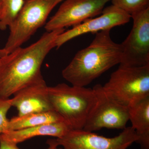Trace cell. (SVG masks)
<instances>
[{
  "label": "cell",
  "mask_w": 149,
  "mask_h": 149,
  "mask_svg": "<svg viewBox=\"0 0 149 149\" xmlns=\"http://www.w3.org/2000/svg\"><path fill=\"white\" fill-rule=\"evenodd\" d=\"M65 29L46 32L37 42L4 57L0 64V97L9 98L22 88L43 79L41 67Z\"/></svg>",
  "instance_id": "cell-1"
},
{
  "label": "cell",
  "mask_w": 149,
  "mask_h": 149,
  "mask_svg": "<svg viewBox=\"0 0 149 149\" xmlns=\"http://www.w3.org/2000/svg\"><path fill=\"white\" fill-rule=\"evenodd\" d=\"M110 31L96 33L91 44L78 51L62 70L63 77L71 85L86 87L113 67L120 64L122 47L112 40Z\"/></svg>",
  "instance_id": "cell-2"
},
{
  "label": "cell",
  "mask_w": 149,
  "mask_h": 149,
  "mask_svg": "<svg viewBox=\"0 0 149 149\" xmlns=\"http://www.w3.org/2000/svg\"><path fill=\"white\" fill-rule=\"evenodd\" d=\"M48 92L54 110L72 130L83 129L95 102L94 89L61 83L48 87Z\"/></svg>",
  "instance_id": "cell-3"
},
{
  "label": "cell",
  "mask_w": 149,
  "mask_h": 149,
  "mask_svg": "<svg viewBox=\"0 0 149 149\" xmlns=\"http://www.w3.org/2000/svg\"><path fill=\"white\" fill-rule=\"evenodd\" d=\"M102 87L115 100L129 108L149 97V64L141 66L119 65Z\"/></svg>",
  "instance_id": "cell-4"
},
{
  "label": "cell",
  "mask_w": 149,
  "mask_h": 149,
  "mask_svg": "<svg viewBox=\"0 0 149 149\" xmlns=\"http://www.w3.org/2000/svg\"><path fill=\"white\" fill-rule=\"evenodd\" d=\"M63 0H25L10 26V34L3 49L13 52L30 39L45 24L51 12Z\"/></svg>",
  "instance_id": "cell-5"
},
{
  "label": "cell",
  "mask_w": 149,
  "mask_h": 149,
  "mask_svg": "<svg viewBox=\"0 0 149 149\" xmlns=\"http://www.w3.org/2000/svg\"><path fill=\"white\" fill-rule=\"evenodd\" d=\"M93 89L96 101L83 130L93 132L104 128L125 129L129 121V108L113 98L100 84L96 85Z\"/></svg>",
  "instance_id": "cell-6"
},
{
  "label": "cell",
  "mask_w": 149,
  "mask_h": 149,
  "mask_svg": "<svg viewBox=\"0 0 149 149\" xmlns=\"http://www.w3.org/2000/svg\"><path fill=\"white\" fill-rule=\"evenodd\" d=\"M132 29L121 43L119 65L141 66L149 64V7L133 14Z\"/></svg>",
  "instance_id": "cell-7"
},
{
  "label": "cell",
  "mask_w": 149,
  "mask_h": 149,
  "mask_svg": "<svg viewBox=\"0 0 149 149\" xmlns=\"http://www.w3.org/2000/svg\"><path fill=\"white\" fill-rule=\"evenodd\" d=\"M138 139L131 126L126 127L119 135L113 138L81 129L70 130L62 138L56 139L62 149H127Z\"/></svg>",
  "instance_id": "cell-8"
},
{
  "label": "cell",
  "mask_w": 149,
  "mask_h": 149,
  "mask_svg": "<svg viewBox=\"0 0 149 149\" xmlns=\"http://www.w3.org/2000/svg\"><path fill=\"white\" fill-rule=\"evenodd\" d=\"M111 0H65L46 23L47 32L74 26L101 14Z\"/></svg>",
  "instance_id": "cell-9"
},
{
  "label": "cell",
  "mask_w": 149,
  "mask_h": 149,
  "mask_svg": "<svg viewBox=\"0 0 149 149\" xmlns=\"http://www.w3.org/2000/svg\"><path fill=\"white\" fill-rule=\"evenodd\" d=\"M131 18L129 14L113 5L104 8L100 16L89 19L60 34L56 41L58 49L75 37L88 33L96 34L128 23Z\"/></svg>",
  "instance_id": "cell-10"
},
{
  "label": "cell",
  "mask_w": 149,
  "mask_h": 149,
  "mask_svg": "<svg viewBox=\"0 0 149 149\" xmlns=\"http://www.w3.org/2000/svg\"><path fill=\"white\" fill-rule=\"evenodd\" d=\"M48 88L43 78L15 93L10 102L12 107L17 109V116L54 110L48 95Z\"/></svg>",
  "instance_id": "cell-11"
},
{
  "label": "cell",
  "mask_w": 149,
  "mask_h": 149,
  "mask_svg": "<svg viewBox=\"0 0 149 149\" xmlns=\"http://www.w3.org/2000/svg\"><path fill=\"white\" fill-rule=\"evenodd\" d=\"M72 130L64 121L38 125L20 130L8 131L0 134V139L17 144L38 136L62 138Z\"/></svg>",
  "instance_id": "cell-12"
},
{
  "label": "cell",
  "mask_w": 149,
  "mask_h": 149,
  "mask_svg": "<svg viewBox=\"0 0 149 149\" xmlns=\"http://www.w3.org/2000/svg\"><path fill=\"white\" fill-rule=\"evenodd\" d=\"M129 120L141 149H149V97L129 107Z\"/></svg>",
  "instance_id": "cell-13"
},
{
  "label": "cell",
  "mask_w": 149,
  "mask_h": 149,
  "mask_svg": "<svg viewBox=\"0 0 149 149\" xmlns=\"http://www.w3.org/2000/svg\"><path fill=\"white\" fill-rule=\"evenodd\" d=\"M62 121L64 120L61 116L54 110L30 113L22 116H17L9 120L8 131L20 130Z\"/></svg>",
  "instance_id": "cell-14"
},
{
  "label": "cell",
  "mask_w": 149,
  "mask_h": 149,
  "mask_svg": "<svg viewBox=\"0 0 149 149\" xmlns=\"http://www.w3.org/2000/svg\"><path fill=\"white\" fill-rule=\"evenodd\" d=\"M2 9L0 16V29L5 30L9 27L22 8L25 0H0Z\"/></svg>",
  "instance_id": "cell-15"
},
{
  "label": "cell",
  "mask_w": 149,
  "mask_h": 149,
  "mask_svg": "<svg viewBox=\"0 0 149 149\" xmlns=\"http://www.w3.org/2000/svg\"><path fill=\"white\" fill-rule=\"evenodd\" d=\"M112 5L130 15L149 7V0H111Z\"/></svg>",
  "instance_id": "cell-16"
},
{
  "label": "cell",
  "mask_w": 149,
  "mask_h": 149,
  "mask_svg": "<svg viewBox=\"0 0 149 149\" xmlns=\"http://www.w3.org/2000/svg\"><path fill=\"white\" fill-rule=\"evenodd\" d=\"M11 107L10 99H5L0 97V134L8 130L9 120L7 115Z\"/></svg>",
  "instance_id": "cell-17"
},
{
  "label": "cell",
  "mask_w": 149,
  "mask_h": 149,
  "mask_svg": "<svg viewBox=\"0 0 149 149\" xmlns=\"http://www.w3.org/2000/svg\"><path fill=\"white\" fill-rule=\"evenodd\" d=\"M48 145L47 149H62L59 147L56 139H49L47 141ZM0 149H20L17 144L10 143L5 140L0 139Z\"/></svg>",
  "instance_id": "cell-18"
},
{
  "label": "cell",
  "mask_w": 149,
  "mask_h": 149,
  "mask_svg": "<svg viewBox=\"0 0 149 149\" xmlns=\"http://www.w3.org/2000/svg\"><path fill=\"white\" fill-rule=\"evenodd\" d=\"M9 54L6 50L3 48L2 49H0V58L3 57L8 55Z\"/></svg>",
  "instance_id": "cell-19"
},
{
  "label": "cell",
  "mask_w": 149,
  "mask_h": 149,
  "mask_svg": "<svg viewBox=\"0 0 149 149\" xmlns=\"http://www.w3.org/2000/svg\"><path fill=\"white\" fill-rule=\"evenodd\" d=\"M2 9V3L1 2V1H0V16H1V14Z\"/></svg>",
  "instance_id": "cell-20"
},
{
  "label": "cell",
  "mask_w": 149,
  "mask_h": 149,
  "mask_svg": "<svg viewBox=\"0 0 149 149\" xmlns=\"http://www.w3.org/2000/svg\"><path fill=\"white\" fill-rule=\"evenodd\" d=\"M3 57L1 58H0V64H1V63H2V62L3 60Z\"/></svg>",
  "instance_id": "cell-21"
}]
</instances>
